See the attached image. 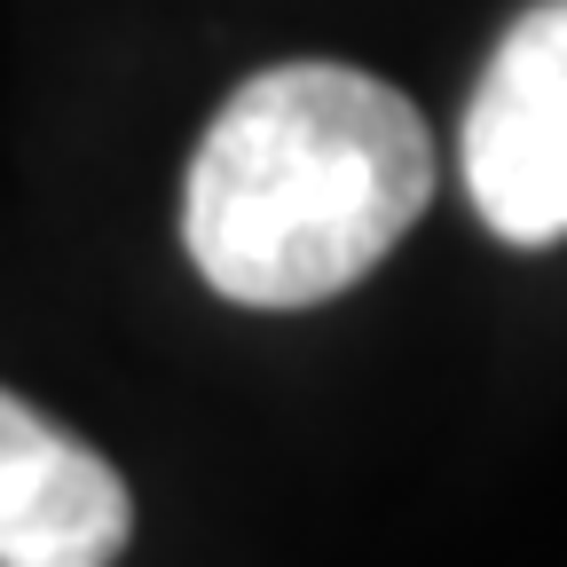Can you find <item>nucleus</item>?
<instances>
[{
  "instance_id": "f257e3e1",
  "label": "nucleus",
  "mask_w": 567,
  "mask_h": 567,
  "mask_svg": "<svg viewBox=\"0 0 567 567\" xmlns=\"http://www.w3.org/2000/svg\"><path fill=\"white\" fill-rule=\"evenodd\" d=\"M434 197L417 103L354 63H276L205 126L182 245L237 308H316L363 284Z\"/></svg>"
},
{
  "instance_id": "f03ea898",
  "label": "nucleus",
  "mask_w": 567,
  "mask_h": 567,
  "mask_svg": "<svg viewBox=\"0 0 567 567\" xmlns=\"http://www.w3.org/2000/svg\"><path fill=\"white\" fill-rule=\"evenodd\" d=\"M457 166L473 213L505 245H559L567 237V0H536L488 48Z\"/></svg>"
},
{
  "instance_id": "7ed1b4c3",
  "label": "nucleus",
  "mask_w": 567,
  "mask_h": 567,
  "mask_svg": "<svg viewBox=\"0 0 567 567\" xmlns=\"http://www.w3.org/2000/svg\"><path fill=\"white\" fill-rule=\"evenodd\" d=\"M134 536V496L103 450L0 386V567H103Z\"/></svg>"
}]
</instances>
